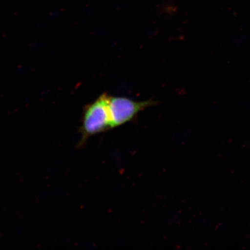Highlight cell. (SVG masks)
<instances>
[{"instance_id": "cell-1", "label": "cell", "mask_w": 250, "mask_h": 250, "mask_svg": "<svg viewBox=\"0 0 250 250\" xmlns=\"http://www.w3.org/2000/svg\"><path fill=\"white\" fill-rule=\"evenodd\" d=\"M108 98L109 95L107 93L103 94L86 107L83 124V134L86 137L112 129Z\"/></svg>"}, {"instance_id": "cell-2", "label": "cell", "mask_w": 250, "mask_h": 250, "mask_svg": "<svg viewBox=\"0 0 250 250\" xmlns=\"http://www.w3.org/2000/svg\"><path fill=\"white\" fill-rule=\"evenodd\" d=\"M156 103L152 100L136 101L125 97L109 96L108 109L112 129L133 121L140 112Z\"/></svg>"}]
</instances>
